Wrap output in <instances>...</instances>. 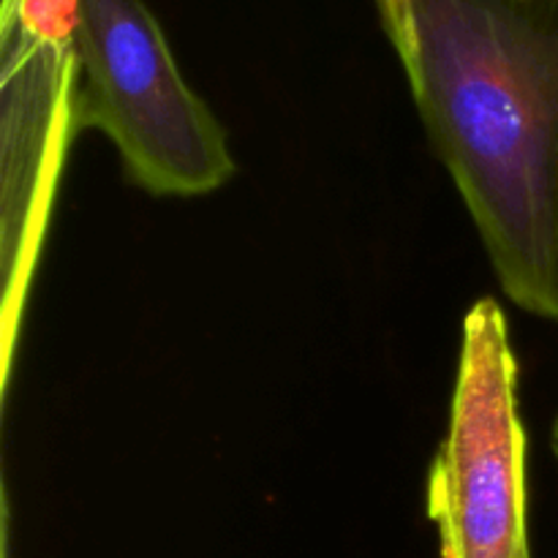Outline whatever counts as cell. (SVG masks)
<instances>
[{
  "mask_svg": "<svg viewBox=\"0 0 558 558\" xmlns=\"http://www.w3.org/2000/svg\"><path fill=\"white\" fill-rule=\"evenodd\" d=\"M507 298L558 322V0H376Z\"/></svg>",
  "mask_w": 558,
  "mask_h": 558,
  "instance_id": "obj_1",
  "label": "cell"
},
{
  "mask_svg": "<svg viewBox=\"0 0 558 558\" xmlns=\"http://www.w3.org/2000/svg\"><path fill=\"white\" fill-rule=\"evenodd\" d=\"M76 54V125L101 131L140 189L202 196L232 178L221 123L183 80L142 0H80Z\"/></svg>",
  "mask_w": 558,
  "mask_h": 558,
  "instance_id": "obj_2",
  "label": "cell"
},
{
  "mask_svg": "<svg viewBox=\"0 0 558 558\" xmlns=\"http://www.w3.org/2000/svg\"><path fill=\"white\" fill-rule=\"evenodd\" d=\"M428 515L439 558H532L526 434L507 319L490 298L463 322L450 430L430 466Z\"/></svg>",
  "mask_w": 558,
  "mask_h": 558,
  "instance_id": "obj_3",
  "label": "cell"
},
{
  "mask_svg": "<svg viewBox=\"0 0 558 558\" xmlns=\"http://www.w3.org/2000/svg\"><path fill=\"white\" fill-rule=\"evenodd\" d=\"M76 31L47 25L14 0L0 9V238H3V379L16 322L76 125Z\"/></svg>",
  "mask_w": 558,
  "mask_h": 558,
  "instance_id": "obj_4",
  "label": "cell"
},
{
  "mask_svg": "<svg viewBox=\"0 0 558 558\" xmlns=\"http://www.w3.org/2000/svg\"><path fill=\"white\" fill-rule=\"evenodd\" d=\"M554 447H556V458H558V420H556V428H554Z\"/></svg>",
  "mask_w": 558,
  "mask_h": 558,
  "instance_id": "obj_5",
  "label": "cell"
}]
</instances>
